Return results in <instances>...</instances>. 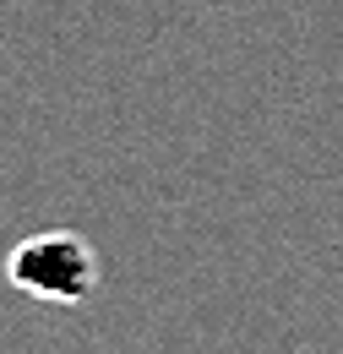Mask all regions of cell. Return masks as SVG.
<instances>
[{"label": "cell", "mask_w": 343, "mask_h": 354, "mask_svg": "<svg viewBox=\"0 0 343 354\" xmlns=\"http://www.w3.org/2000/svg\"><path fill=\"white\" fill-rule=\"evenodd\" d=\"M11 283L44 306H82L98 289V251L71 229H39L11 251Z\"/></svg>", "instance_id": "6da1fadb"}]
</instances>
